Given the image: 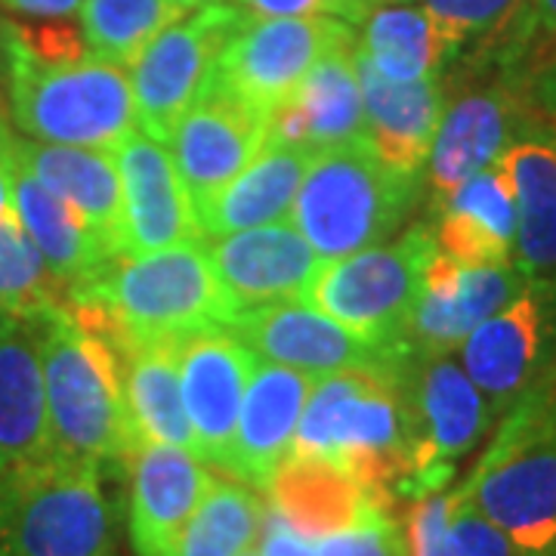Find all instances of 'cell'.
Segmentation results:
<instances>
[{"instance_id":"1","label":"cell","mask_w":556,"mask_h":556,"mask_svg":"<svg viewBox=\"0 0 556 556\" xmlns=\"http://www.w3.org/2000/svg\"><path fill=\"white\" fill-rule=\"evenodd\" d=\"M0 50L10 118L25 139L112 152L139 127L134 84L118 62L90 50L68 60H40L22 47L10 22H0Z\"/></svg>"},{"instance_id":"2","label":"cell","mask_w":556,"mask_h":556,"mask_svg":"<svg viewBox=\"0 0 556 556\" xmlns=\"http://www.w3.org/2000/svg\"><path fill=\"white\" fill-rule=\"evenodd\" d=\"M288 457H318L390 501L408 479V417L396 378V353L368 368L313 383Z\"/></svg>"},{"instance_id":"3","label":"cell","mask_w":556,"mask_h":556,"mask_svg":"<svg viewBox=\"0 0 556 556\" xmlns=\"http://www.w3.org/2000/svg\"><path fill=\"white\" fill-rule=\"evenodd\" d=\"M53 455L97 470L124 467L139 448L115 350L56 306L35 318Z\"/></svg>"},{"instance_id":"4","label":"cell","mask_w":556,"mask_h":556,"mask_svg":"<svg viewBox=\"0 0 556 556\" xmlns=\"http://www.w3.org/2000/svg\"><path fill=\"white\" fill-rule=\"evenodd\" d=\"M420 177L390 170L368 149L353 142L318 152L300 182L291 223L321 260H340L383 244L405 223Z\"/></svg>"},{"instance_id":"5","label":"cell","mask_w":556,"mask_h":556,"mask_svg":"<svg viewBox=\"0 0 556 556\" xmlns=\"http://www.w3.org/2000/svg\"><path fill=\"white\" fill-rule=\"evenodd\" d=\"M68 294L100 300L130 340L182 338L207 325L226 328L229 321V306L201 241L139 257L118 254Z\"/></svg>"},{"instance_id":"6","label":"cell","mask_w":556,"mask_h":556,"mask_svg":"<svg viewBox=\"0 0 556 556\" xmlns=\"http://www.w3.org/2000/svg\"><path fill=\"white\" fill-rule=\"evenodd\" d=\"M460 492L522 556H556V402H522Z\"/></svg>"},{"instance_id":"7","label":"cell","mask_w":556,"mask_h":556,"mask_svg":"<svg viewBox=\"0 0 556 556\" xmlns=\"http://www.w3.org/2000/svg\"><path fill=\"white\" fill-rule=\"evenodd\" d=\"M102 473L53 455L0 485V556H115Z\"/></svg>"},{"instance_id":"8","label":"cell","mask_w":556,"mask_h":556,"mask_svg":"<svg viewBox=\"0 0 556 556\" xmlns=\"http://www.w3.org/2000/svg\"><path fill=\"white\" fill-rule=\"evenodd\" d=\"M396 378L408 417V479L399 495L442 492L492 424V408L452 353L396 350Z\"/></svg>"},{"instance_id":"9","label":"cell","mask_w":556,"mask_h":556,"mask_svg":"<svg viewBox=\"0 0 556 556\" xmlns=\"http://www.w3.org/2000/svg\"><path fill=\"white\" fill-rule=\"evenodd\" d=\"M433 254V229L412 226L396 241H383L350 257L321 260L300 303L334 318L375 346H399Z\"/></svg>"},{"instance_id":"10","label":"cell","mask_w":556,"mask_h":556,"mask_svg":"<svg viewBox=\"0 0 556 556\" xmlns=\"http://www.w3.org/2000/svg\"><path fill=\"white\" fill-rule=\"evenodd\" d=\"M254 13L229 3H201L179 16L130 62L139 130L167 142L217 68L219 53Z\"/></svg>"},{"instance_id":"11","label":"cell","mask_w":556,"mask_h":556,"mask_svg":"<svg viewBox=\"0 0 556 556\" xmlns=\"http://www.w3.org/2000/svg\"><path fill=\"white\" fill-rule=\"evenodd\" d=\"M457 350L492 415H510L556 365V276L529 278L517 298Z\"/></svg>"},{"instance_id":"12","label":"cell","mask_w":556,"mask_h":556,"mask_svg":"<svg viewBox=\"0 0 556 556\" xmlns=\"http://www.w3.org/2000/svg\"><path fill=\"white\" fill-rule=\"evenodd\" d=\"M353 38V25L331 16H251L219 53L211 78L273 115L328 50Z\"/></svg>"},{"instance_id":"13","label":"cell","mask_w":556,"mask_h":556,"mask_svg":"<svg viewBox=\"0 0 556 556\" xmlns=\"http://www.w3.org/2000/svg\"><path fill=\"white\" fill-rule=\"evenodd\" d=\"M532 115H538L535 105L514 78L467 87L445 102L427 159V177L437 199L445 201L460 182L497 164L510 142L535 124Z\"/></svg>"},{"instance_id":"14","label":"cell","mask_w":556,"mask_h":556,"mask_svg":"<svg viewBox=\"0 0 556 556\" xmlns=\"http://www.w3.org/2000/svg\"><path fill=\"white\" fill-rule=\"evenodd\" d=\"M179 390L192 424L195 455L229 473L241 402L254 378L257 356L223 325L179 338Z\"/></svg>"},{"instance_id":"15","label":"cell","mask_w":556,"mask_h":556,"mask_svg":"<svg viewBox=\"0 0 556 556\" xmlns=\"http://www.w3.org/2000/svg\"><path fill=\"white\" fill-rule=\"evenodd\" d=\"M269 139V115L239 100L211 78L192 109L167 137L179 179L189 192L192 211L214 199L226 182L257 159Z\"/></svg>"},{"instance_id":"16","label":"cell","mask_w":556,"mask_h":556,"mask_svg":"<svg viewBox=\"0 0 556 556\" xmlns=\"http://www.w3.org/2000/svg\"><path fill=\"white\" fill-rule=\"evenodd\" d=\"M529 276L517 263L467 266L445 254H433L424 273V288L399 346L417 353H455L485 318L501 313Z\"/></svg>"},{"instance_id":"17","label":"cell","mask_w":556,"mask_h":556,"mask_svg":"<svg viewBox=\"0 0 556 556\" xmlns=\"http://www.w3.org/2000/svg\"><path fill=\"white\" fill-rule=\"evenodd\" d=\"M226 328L254 356H263L281 368H294L309 378H328L338 371L380 365L399 350L375 346L313 306L288 300L236 313Z\"/></svg>"},{"instance_id":"18","label":"cell","mask_w":556,"mask_h":556,"mask_svg":"<svg viewBox=\"0 0 556 556\" xmlns=\"http://www.w3.org/2000/svg\"><path fill=\"white\" fill-rule=\"evenodd\" d=\"M201 244L217 276L219 294L229 306V318L278 300H300L321 266V257L294 229V223H269L204 239Z\"/></svg>"},{"instance_id":"19","label":"cell","mask_w":556,"mask_h":556,"mask_svg":"<svg viewBox=\"0 0 556 556\" xmlns=\"http://www.w3.org/2000/svg\"><path fill=\"white\" fill-rule=\"evenodd\" d=\"M115 159L124 182L121 254L139 257L199 239L192 201L164 142L137 127L115 149Z\"/></svg>"},{"instance_id":"20","label":"cell","mask_w":556,"mask_h":556,"mask_svg":"<svg viewBox=\"0 0 556 556\" xmlns=\"http://www.w3.org/2000/svg\"><path fill=\"white\" fill-rule=\"evenodd\" d=\"M130 541L139 556H167L211 492L214 477L189 448L146 442L130 457Z\"/></svg>"},{"instance_id":"21","label":"cell","mask_w":556,"mask_h":556,"mask_svg":"<svg viewBox=\"0 0 556 556\" xmlns=\"http://www.w3.org/2000/svg\"><path fill=\"white\" fill-rule=\"evenodd\" d=\"M53 457L35 318L0 316V485Z\"/></svg>"},{"instance_id":"22","label":"cell","mask_w":556,"mask_h":556,"mask_svg":"<svg viewBox=\"0 0 556 556\" xmlns=\"http://www.w3.org/2000/svg\"><path fill=\"white\" fill-rule=\"evenodd\" d=\"M269 139L313 155L365 139V100L356 75V38L328 50L298 93L269 115Z\"/></svg>"},{"instance_id":"23","label":"cell","mask_w":556,"mask_h":556,"mask_svg":"<svg viewBox=\"0 0 556 556\" xmlns=\"http://www.w3.org/2000/svg\"><path fill=\"white\" fill-rule=\"evenodd\" d=\"M356 75L365 100V142L390 170L420 177L430 159L439 121L445 112V87L439 78L399 84L380 75L358 53Z\"/></svg>"},{"instance_id":"24","label":"cell","mask_w":556,"mask_h":556,"mask_svg":"<svg viewBox=\"0 0 556 556\" xmlns=\"http://www.w3.org/2000/svg\"><path fill=\"white\" fill-rule=\"evenodd\" d=\"M313 383L316 378L300 375L294 368L257 362L241 402L229 477L260 492L269 489L278 467L291 455L300 415L313 393Z\"/></svg>"},{"instance_id":"25","label":"cell","mask_w":556,"mask_h":556,"mask_svg":"<svg viewBox=\"0 0 556 556\" xmlns=\"http://www.w3.org/2000/svg\"><path fill=\"white\" fill-rule=\"evenodd\" d=\"M13 159L62 201H68L93 232L118 257L124 236V182L118 159L109 149L53 146L35 139L13 137Z\"/></svg>"},{"instance_id":"26","label":"cell","mask_w":556,"mask_h":556,"mask_svg":"<svg viewBox=\"0 0 556 556\" xmlns=\"http://www.w3.org/2000/svg\"><path fill=\"white\" fill-rule=\"evenodd\" d=\"M313 159L316 155L303 146L266 139L257 159L239 177L226 182L214 199L195 207L199 239H219V236L281 223L294 207L300 182Z\"/></svg>"},{"instance_id":"27","label":"cell","mask_w":556,"mask_h":556,"mask_svg":"<svg viewBox=\"0 0 556 556\" xmlns=\"http://www.w3.org/2000/svg\"><path fill=\"white\" fill-rule=\"evenodd\" d=\"M501 164L517 199L514 263L529 278L556 276V127L532 124L519 134Z\"/></svg>"},{"instance_id":"28","label":"cell","mask_w":556,"mask_h":556,"mask_svg":"<svg viewBox=\"0 0 556 556\" xmlns=\"http://www.w3.org/2000/svg\"><path fill=\"white\" fill-rule=\"evenodd\" d=\"M13 211L25 236L35 241L47 269L60 281L62 294L80 288L87 278L112 260L93 226L78 211L53 195L35 174L13 159Z\"/></svg>"},{"instance_id":"29","label":"cell","mask_w":556,"mask_h":556,"mask_svg":"<svg viewBox=\"0 0 556 556\" xmlns=\"http://www.w3.org/2000/svg\"><path fill=\"white\" fill-rule=\"evenodd\" d=\"M179 338L127 340L121 346V390L139 445L167 442L195 452L192 424L179 390Z\"/></svg>"},{"instance_id":"30","label":"cell","mask_w":556,"mask_h":556,"mask_svg":"<svg viewBox=\"0 0 556 556\" xmlns=\"http://www.w3.org/2000/svg\"><path fill=\"white\" fill-rule=\"evenodd\" d=\"M266 492L269 507L306 538L328 535L390 504L343 467L318 457H285Z\"/></svg>"},{"instance_id":"31","label":"cell","mask_w":556,"mask_h":556,"mask_svg":"<svg viewBox=\"0 0 556 556\" xmlns=\"http://www.w3.org/2000/svg\"><path fill=\"white\" fill-rule=\"evenodd\" d=\"M358 53L378 68L383 78L408 80L439 78V68L452 60L448 43L439 35L430 13L415 3L375 7L358 22Z\"/></svg>"},{"instance_id":"32","label":"cell","mask_w":556,"mask_h":556,"mask_svg":"<svg viewBox=\"0 0 556 556\" xmlns=\"http://www.w3.org/2000/svg\"><path fill=\"white\" fill-rule=\"evenodd\" d=\"M266 504L239 479H214L167 556H241L257 547Z\"/></svg>"},{"instance_id":"33","label":"cell","mask_w":556,"mask_h":556,"mask_svg":"<svg viewBox=\"0 0 556 556\" xmlns=\"http://www.w3.org/2000/svg\"><path fill=\"white\" fill-rule=\"evenodd\" d=\"M182 13L174 0H80L78 25L90 53L130 65Z\"/></svg>"},{"instance_id":"34","label":"cell","mask_w":556,"mask_h":556,"mask_svg":"<svg viewBox=\"0 0 556 556\" xmlns=\"http://www.w3.org/2000/svg\"><path fill=\"white\" fill-rule=\"evenodd\" d=\"M60 281L25 236L16 211L0 219V309L7 316L38 318L62 306Z\"/></svg>"},{"instance_id":"35","label":"cell","mask_w":556,"mask_h":556,"mask_svg":"<svg viewBox=\"0 0 556 556\" xmlns=\"http://www.w3.org/2000/svg\"><path fill=\"white\" fill-rule=\"evenodd\" d=\"M495 38H501V65L507 68V78L526 87L529 75L554 53L556 0H522Z\"/></svg>"},{"instance_id":"36","label":"cell","mask_w":556,"mask_h":556,"mask_svg":"<svg viewBox=\"0 0 556 556\" xmlns=\"http://www.w3.org/2000/svg\"><path fill=\"white\" fill-rule=\"evenodd\" d=\"M442 207H452L477 219L479 226H485L497 241H504L517 254V199H514V186L501 161L473 174L467 182H460L455 192L442 201Z\"/></svg>"},{"instance_id":"37","label":"cell","mask_w":556,"mask_h":556,"mask_svg":"<svg viewBox=\"0 0 556 556\" xmlns=\"http://www.w3.org/2000/svg\"><path fill=\"white\" fill-rule=\"evenodd\" d=\"M522 0H424V10L437 22L452 56L470 40L495 38L514 20Z\"/></svg>"},{"instance_id":"38","label":"cell","mask_w":556,"mask_h":556,"mask_svg":"<svg viewBox=\"0 0 556 556\" xmlns=\"http://www.w3.org/2000/svg\"><path fill=\"white\" fill-rule=\"evenodd\" d=\"M318 556H408L405 529L387 507L328 535L313 538Z\"/></svg>"},{"instance_id":"39","label":"cell","mask_w":556,"mask_h":556,"mask_svg":"<svg viewBox=\"0 0 556 556\" xmlns=\"http://www.w3.org/2000/svg\"><path fill=\"white\" fill-rule=\"evenodd\" d=\"M448 544L452 556H522L510 535L501 532L460 489L452 492Z\"/></svg>"},{"instance_id":"40","label":"cell","mask_w":556,"mask_h":556,"mask_svg":"<svg viewBox=\"0 0 556 556\" xmlns=\"http://www.w3.org/2000/svg\"><path fill=\"white\" fill-rule=\"evenodd\" d=\"M448 514H452V492H433L412 501L402 522L408 556H452Z\"/></svg>"},{"instance_id":"41","label":"cell","mask_w":556,"mask_h":556,"mask_svg":"<svg viewBox=\"0 0 556 556\" xmlns=\"http://www.w3.org/2000/svg\"><path fill=\"white\" fill-rule=\"evenodd\" d=\"M239 3L254 16H325V13H334V20L362 22L358 0H239Z\"/></svg>"},{"instance_id":"42","label":"cell","mask_w":556,"mask_h":556,"mask_svg":"<svg viewBox=\"0 0 556 556\" xmlns=\"http://www.w3.org/2000/svg\"><path fill=\"white\" fill-rule=\"evenodd\" d=\"M260 556H318L313 538L294 529L278 510L266 507L263 532H260Z\"/></svg>"},{"instance_id":"43","label":"cell","mask_w":556,"mask_h":556,"mask_svg":"<svg viewBox=\"0 0 556 556\" xmlns=\"http://www.w3.org/2000/svg\"><path fill=\"white\" fill-rule=\"evenodd\" d=\"M526 93H529V100L535 105L538 115L547 118L556 127V47L554 53L529 75Z\"/></svg>"},{"instance_id":"44","label":"cell","mask_w":556,"mask_h":556,"mask_svg":"<svg viewBox=\"0 0 556 556\" xmlns=\"http://www.w3.org/2000/svg\"><path fill=\"white\" fill-rule=\"evenodd\" d=\"M13 214V134L0 112V219Z\"/></svg>"},{"instance_id":"45","label":"cell","mask_w":556,"mask_h":556,"mask_svg":"<svg viewBox=\"0 0 556 556\" xmlns=\"http://www.w3.org/2000/svg\"><path fill=\"white\" fill-rule=\"evenodd\" d=\"M3 7L35 16V20H65L72 13H78L80 0H0Z\"/></svg>"},{"instance_id":"46","label":"cell","mask_w":556,"mask_h":556,"mask_svg":"<svg viewBox=\"0 0 556 556\" xmlns=\"http://www.w3.org/2000/svg\"><path fill=\"white\" fill-rule=\"evenodd\" d=\"M390 3H412V0H358V7H362V20H365L375 7H390Z\"/></svg>"},{"instance_id":"47","label":"cell","mask_w":556,"mask_h":556,"mask_svg":"<svg viewBox=\"0 0 556 556\" xmlns=\"http://www.w3.org/2000/svg\"><path fill=\"white\" fill-rule=\"evenodd\" d=\"M174 3H179L182 10H189V7H201V3H211V0H174Z\"/></svg>"},{"instance_id":"48","label":"cell","mask_w":556,"mask_h":556,"mask_svg":"<svg viewBox=\"0 0 556 556\" xmlns=\"http://www.w3.org/2000/svg\"><path fill=\"white\" fill-rule=\"evenodd\" d=\"M241 556H260V551H257V547H251L248 554H241Z\"/></svg>"},{"instance_id":"49","label":"cell","mask_w":556,"mask_h":556,"mask_svg":"<svg viewBox=\"0 0 556 556\" xmlns=\"http://www.w3.org/2000/svg\"><path fill=\"white\" fill-rule=\"evenodd\" d=\"M0 316H3V309H0Z\"/></svg>"}]
</instances>
